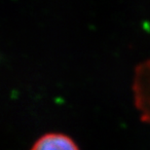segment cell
Instances as JSON below:
<instances>
[{
  "label": "cell",
  "instance_id": "cell-1",
  "mask_svg": "<svg viewBox=\"0 0 150 150\" xmlns=\"http://www.w3.org/2000/svg\"><path fill=\"white\" fill-rule=\"evenodd\" d=\"M134 93L142 116L145 121H150V62L137 69Z\"/></svg>",
  "mask_w": 150,
  "mask_h": 150
},
{
  "label": "cell",
  "instance_id": "cell-2",
  "mask_svg": "<svg viewBox=\"0 0 150 150\" xmlns=\"http://www.w3.org/2000/svg\"><path fill=\"white\" fill-rule=\"evenodd\" d=\"M30 150H79V147L67 134L49 133L39 137Z\"/></svg>",
  "mask_w": 150,
  "mask_h": 150
}]
</instances>
